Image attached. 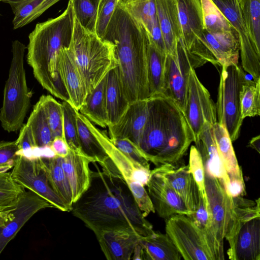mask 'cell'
Masks as SVG:
<instances>
[{"label":"cell","mask_w":260,"mask_h":260,"mask_svg":"<svg viewBox=\"0 0 260 260\" xmlns=\"http://www.w3.org/2000/svg\"><path fill=\"white\" fill-rule=\"evenodd\" d=\"M47 208L53 207L34 192L25 191L13 208L12 219L0 226V254L29 219L39 211Z\"/></svg>","instance_id":"e0dca14e"},{"label":"cell","mask_w":260,"mask_h":260,"mask_svg":"<svg viewBox=\"0 0 260 260\" xmlns=\"http://www.w3.org/2000/svg\"><path fill=\"white\" fill-rule=\"evenodd\" d=\"M196 143L205 123L217 122L215 104L207 89L199 79L195 70L190 72L187 98L183 112Z\"/></svg>","instance_id":"8fae6325"},{"label":"cell","mask_w":260,"mask_h":260,"mask_svg":"<svg viewBox=\"0 0 260 260\" xmlns=\"http://www.w3.org/2000/svg\"><path fill=\"white\" fill-rule=\"evenodd\" d=\"M139 243L143 259L180 260L182 257L170 237L166 234L154 232L152 234L141 236Z\"/></svg>","instance_id":"f1b7e54d"},{"label":"cell","mask_w":260,"mask_h":260,"mask_svg":"<svg viewBox=\"0 0 260 260\" xmlns=\"http://www.w3.org/2000/svg\"><path fill=\"white\" fill-rule=\"evenodd\" d=\"M11 174L15 181L48 201L53 208L63 212L70 211L51 187L37 156L18 155Z\"/></svg>","instance_id":"7c38bea8"},{"label":"cell","mask_w":260,"mask_h":260,"mask_svg":"<svg viewBox=\"0 0 260 260\" xmlns=\"http://www.w3.org/2000/svg\"><path fill=\"white\" fill-rule=\"evenodd\" d=\"M205 188L208 209L217 244L224 253L223 239L231 221L233 202L218 178L205 172Z\"/></svg>","instance_id":"9a60e30c"},{"label":"cell","mask_w":260,"mask_h":260,"mask_svg":"<svg viewBox=\"0 0 260 260\" xmlns=\"http://www.w3.org/2000/svg\"><path fill=\"white\" fill-rule=\"evenodd\" d=\"M49 182L55 193L63 200L71 211L73 204L71 187L61 167L59 156H37Z\"/></svg>","instance_id":"f546056e"},{"label":"cell","mask_w":260,"mask_h":260,"mask_svg":"<svg viewBox=\"0 0 260 260\" xmlns=\"http://www.w3.org/2000/svg\"><path fill=\"white\" fill-rule=\"evenodd\" d=\"M242 117H252L260 115V80H247L240 91Z\"/></svg>","instance_id":"ab89813d"},{"label":"cell","mask_w":260,"mask_h":260,"mask_svg":"<svg viewBox=\"0 0 260 260\" xmlns=\"http://www.w3.org/2000/svg\"><path fill=\"white\" fill-rule=\"evenodd\" d=\"M198 68L193 56L182 38L178 40L175 50L166 55L162 94L169 97L184 112L188 81L192 69Z\"/></svg>","instance_id":"9c48e42d"},{"label":"cell","mask_w":260,"mask_h":260,"mask_svg":"<svg viewBox=\"0 0 260 260\" xmlns=\"http://www.w3.org/2000/svg\"><path fill=\"white\" fill-rule=\"evenodd\" d=\"M63 112L62 138L69 148L75 150H81L78 139L76 110L68 102L61 103Z\"/></svg>","instance_id":"ee69618b"},{"label":"cell","mask_w":260,"mask_h":260,"mask_svg":"<svg viewBox=\"0 0 260 260\" xmlns=\"http://www.w3.org/2000/svg\"><path fill=\"white\" fill-rule=\"evenodd\" d=\"M166 55L149 38L147 61L149 97L163 93Z\"/></svg>","instance_id":"d6a6232c"},{"label":"cell","mask_w":260,"mask_h":260,"mask_svg":"<svg viewBox=\"0 0 260 260\" xmlns=\"http://www.w3.org/2000/svg\"><path fill=\"white\" fill-rule=\"evenodd\" d=\"M239 35L242 68L253 78L260 80V48L252 40L242 18L237 0H211Z\"/></svg>","instance_id":"5bb4252c"},{"label":"cell","mask_w":260,"mask_h":260,"mask_svg":"<svg viewBox=\"0 0 260 260\" xmlns=\"http://www.w3.org/2000/svg\"><path fill=\"white\" fill-rule=\"evenodd\" d=\"M75 18L86 29L95 33V24L100 0H69Z\"/></svg>","instance_id":"b9f144b4"},{"label":"cell","mask_w":260,"mask_h":260,"mask_svg":"<svg viewBox=\"0 0 260 260\" xmlns=\"http://www.w3.org/2000/svg\"><path fill=\"white\" fill-rule=\"evenodd\" d=\"M119 1L100 0L95 24V34L102 39Z\"/></svg>","instance_id":"bcb514c9"},{"label":"cell","mask_w":260,"mask_h":260,"mask_svg":"<svg viewBox=\"0 0 260 260\" xmlns=\"http://www.w3.org/2000/svg\"><path fill=\"white\" fill-rule=\"evenodd\" d=\"M15 141L19 149L18 155L34 156V149L37 146L31 128L28 124L25 123L22 125L18 137Z\"/></svg>","instance_id":"c3c4849f"},{"label":"cell","mask_w":260,"mask_h":260,"mask_svg":"<svg viewBox=\"0 0 260 260\" xmlns=\"http://www.w3.org/2000/svg\"><path fill=\"white\" fill-rule=\"evenodd\" d=\"M25 191L13 179L11 172H0V211L14 208Z\"/></svg>","instance_id":"60d3db41"},{"label":"cell","mask_w":260,"mask_h":260,"mask_svg":"<svg viewBox=\"0 0 260 260\" xmlns=\"http://www.w3.org/2000/svg\"><path fill=\"white\" fill-rule=\"evenodd\" d=\"M199 40L194 55L202 66L207 62L221 67L238 64L240 41L236 30L211 34L204 29Z\"/></svg>","instance_id":"4fadbf2b"},{"label":"cell","mask_w":260,"mask_h":260,"mask_svg":"<svg viewBox=\"0 0 260 260\" xmlns=\"http://www.w3.org/2000/svg\"><path fill=\"white\" fill-rule=\"evenodd\" d=\"M50 147L55 156L65 157L69 153V147L62 137L55 138L52 141Z\"/></svg>","instance_id":"816d5d0a"},{"label":"cell","mask_w":260,"mask_h":260,"mask_svg":"<svg viewBox=\"0 0 260 260\" xmlns=\"http://www.w3.org/2000/svg\"><path fill=\"white\" fill-rule=\"evenodd\" d=\"M91 171L90 184L73 203L71 212L91 230L95 237L101 233L129 229L140 236L155 231L144 216L127 184L116 173L102 168L96 162Z\"/></svg>","instance_id":"6da1fadb"},{"label":"cell","mask_w":260,"mask_h":260,"mask_svg":"<svg viewBox=\"0 0 260 260\" xmlns=\"http://www.w3.org/2000/svg\"><path fill=\"white\" fill-rule=\"evenodd\" d=\"M212 127L217 149L229 177H243L232 141L225 126L216 122Z\"/></svg>","instance_id":"836d02e7"},{"label":"cell","mask_w":260,"mask_h":260,"mask_svg":"<svg viewBox=\"0 0 260 260\" xmlns=\"http://www.w3.org/2000/svg\"><path fill=\"white\" fill-rule=\"evenodd\" d=\"M230 183L226 190L232 198L244 197L246 194L245 185L243 177H229Z\"/></svg>","instance_id":"f907efd6"},{"label":"cell","mask_w":260,"mask_h":260,"mask_svg":"<svg viewBox=\"0 0 260 260\" xmlns=\"http://www.w3.org/2000/svg\"><path fill=\"white\" fill-rule=\"evenodd\" d=\"M148 98L130 103L119 120L108 126L110 138L128 139L138 146L147 119Z\"/></svg>","instance_id":"ffe728a7"},{"label":"cell","mask_w":260,"mask_h":260,"mask_svg":"<svg viewBox=\"0 0 260 260\" xmlns=\"http://www.w3.org/2000/svg\"><path fill=\"white\" fill-rule=\"evenodd\" d=\"M75 17L70 2L59 16L38 23L28 36L26 59L35 78L52 95L69 102L58 73L57 54L72 42Z\"/></svg>","instance_id":"277c9868"},{"label":"cell","mask_w":260,"mask_h":260,"mask_svg":"<svg viewBox=\"0 0 260 260\" xmlns=\"http://www.w3.org/2000/svg\"><path fill=\"white\" fill-rule=\"evenodd\" d=\"M79 143L82 151L94 162L100 164L107 157L105 150L90 131L84 119V115L78 112L76 116Z\"/></svg>","instance_id":"d590c367"},{"label":"cell","mask_w":260,"mask_h":260,"mask_svg":"<svg viewBox=\"0 0 260 260\" xmlns=\"http://www.w3.org/2000/svg\"><path fill=\"white\" fill-rule=\"evenodd\" d=\"M84 119L105 150L108 157L99 164L102 168L119 175L127 184L144 217L155 213L145 186L149 178L150 169L135 161L118 149L108 134L96 127L84 116Z\"/></svg>","instance_id":"8992f818"},{"label":"cell","mask_w":260,"mask_h":260,"mask_svg":"<svg viewBox=\"0 0 260 260\" xmlns=\"http://www.w3.org/2000/svg\"><path fill=\"white\" fill-rule=\"evenodd\" d=\"M182 40L187 49L204 29L201 0H176Z\"/></svg>","instance_id":"cb8c5ba5"},{"label":"cell","mask_w":260,"mask_h":260,"mask_svg":"<svg viewBox=\"0 0 260 260\" xmlns=\"http://www.w3.org/2000/svg\"><path fill=\"white\" fill-rule=\"evenodd\" d=\"M59 158L71 187L73 203L86 191L90 184L91 170L89 164L94 161L82 150L71 149L67 156Z\"/></svg>","instance_id":"44dd1931"},{"label":"cell","mask_w":260,"mask_h":260,"mask_svg":"<svg viewBox=\"0 0 260 260\" xmlns=\"http://www.w3.org/2000/svg\"><path fill=\"white\" fill-rule=\"evenodd\" d=\"M188 169L198 187L205 204L208 207L205 188V168L201 155L194 145L190 149Z\"/></svg>","instance_id":"f6af8a7d"},{"label":"cell","mask_w":260,"mask_h":260,"mask_svg":"<svg viewBox=\"0 0 260 260\" xmlns=\"http://www.w3.org/2000/svg\"><path fill=\"white\" fill-rule=\"evenodd\" d=\"M71 47L84 80L87 94L110 71L118 66L113 45L86 29L76 18Z\"/></svg>","instance_id":"5b68a950"},{"label":"cell","mask_w":260,"mask_h":260,"mask_svg":"<svg viewBox=\"0 0 260 260\" xmlns=\"http://www.w3.org/2000/svg\"><path fill=\"white\" fill-rule=\"evenodd\" d=\"M114 47L124 93L129 102L149 97L146 31L119 1L102 39Z\"/></svg>","instance_id":"7a4b0ae2"},{"label":"cell","mask_w":260,"mask_h":260,"mask_svg":"<svg viewBox=\"0 0 260 260\" xmlns=\"http://www.w3.org/2000/svg\"><path fill=\"white\" fill-rule=\"evenodd\" d=\"M105 101L109 125H113L122 117L130 104L124 93L117 67L106 76Z\"/></svg>","instance_id":"83f0119b"},{"label":"cell","mask_w":260,"mask_h":260,"mask_svg":"<svg viewBox=\"0 0 260 260\" xmlns=\"http://www.w3.org/2000/svg\"><path fill=\"white\" fill-rule=\"evenodd\" d=\"M106 76L91 92L87 94L78 111L94 124L103 128L109 125L105 101Z\"/></svg>","instance_id":"4dcf8cb0"},{"label":"cell","mask_w":260,"mask_h":260,"mask_svg":"<svg viewBox=\"0 0 260 260\" xmlns=\"http://www.w3.org/2000/svg\"><path fill=\"white\" fill-rule=\"evenodd\" d=\"M13 208L3 211H0V226H4L7 222L12 219L13 217L12 212Z\"/></svg>","instance_id":"f5cc1de1"},{"label":"cell","mask_w":260,"mask_h":260,"mask_svg":"<svg viewBox=\"0 0 260 260\" xmlns=\"http://www.w3.org/2000/svg\"><path fill=\"white\" fill-rule=\"evenodd\" d=\"M43 107L53 139L62 137L63 112L61 104L51 95H42L39 100Z\"/></svg>","instance_id":"7bdbcfd3"},{"label":"cell","mask_w":260,"mask_h":260,"mask_svg":"<svg viewBox=\"0 0 260 260\" xmlns=\"http://www.w3.org/2000/svg\"><path fill=\"white\" fill-rule=\"evenodd\" d=\"M60 0H9L8 3L14 14L13 29L22 27L41 15Z\"/></svg>","instance_id":"1f68e13d"},{"label":"cell","mask_w":260,"mask_h":260,"mask_svg":"<svg viewBox=\"0 0 260 260\" xmlns=\"http://www.w3.org/2000/svg\"><path fill=\"white\" fill-rule=\"evenodd\" d=\"M8 1H9V0H0V2L6 3Z\"/></svg>","instance_id":"11a10c76"},{"label":"cell","mask_w":260,"mask_h":260,"mask_svg":"<svg viewBox=\"0 0 260 260\" xmlns=\"http://www.w3.org/2000/svg\"><path fill=\"white\" fill-rule=\"evenodd\" d=\"M0 15H1V14H0Z\"/></svg>","instance_id":"9f6ffc18"},{"label":"cell","mask_w":260,"mask_h":260,"mask_svg":"<svg viewBox=\"0 0 260 260\" xmlns=\"http://www.w3.org/2000/svg\"><path fill=\"white\" fill-rule=\"evenodd\" d=\"M146 186L155 213L165 220L176 214H191L184 202L155 168L151 170Z\"/></svg>","instance_id":"2e32d148"},{"label":"cell","mask_w":260,"mask_h":260,"mask_svg":"<svg viewBox=\"0 0 260 260\" xmlns=\"http://www.w3.org/2000/svg\"><path fill=\"white\" fill-rule=\"evenodd\" d=\"M201 2L204 27L207 31L217 34L236 30L211 0H201Z\"/></svg>","instance_id":"f35d334b"},{"label":"cell","mask_w":260,"mask_h":260,"mask_svg":"<svg viewBox=\"0 0 260 260\" xmlns=\"http://www.w3.org/2000/svg\"><path fill=\"white\" fill-rule=\"evenodd\" d=\"M195 144L201 155L205 172L220 180L226 190L229 177L217 149L212 125L205 123Z\"/></svg>","instance_id":"603a6c76"},{"label":"cell","mask_w":260,"mask_h":260,"mask_svg":"<svg viewBox=\"0 0 260 260\" xmlns=\"http://www.w3.org/2000/svg\"><path fill=\"white\" fill-rule=\"evenodd\" d=\"M125 9L143 27L148 36L159 25L155 0H120Z\"/></svg>","instance_id":"e575fe53"},{"label":"cell","mask_w":260,"mask_h":260,"mask_svg":"<svg viewBox=\"0 0 260 260\" xmlns=\"http://www.w3.org/2000/svg\"><path fill=\"white\" fill-rule=\"evenodd\" d=\"M140 236L129 229L103 232L96 237L101 249L108 260H129Z\"/></svg>","instance_id":"7402d4cb"},{"label":"cell","mask_w":260,"mask_h":260,"mask_svg":"<svg viewBox=\"0 0 260 260\" xmlns=\"http://www.w3.org/2000/svg\"><path fill=\"white\" fill-rule=\"evenodd\" d=\"M26 124L31 128L37 147L50 146L53 138L39 100L34 105Z\"/></svg>","instance_id":"8d00e7d4"},{"label":"cell","mask_w":260,"mask_h":260,"mask_svg":"<svg viewBox=\"0 0 260 260\" xmlns=\"http://www.w3.org/2000/svg\"><path fill=\"white\" fill-rule=\"evenodd\" d=\"M193 142L183 112L170 98L160 94L148 98L146 121L138 146L156 167L174 165Z\"/></svg>","instance_id":"3957f363"},{"label":"cell","mask_w":260,"mask_h":260,"mask_svg":"<svg viewBox=\"0 0 260 260\" xmlns=\"http://www.w3.org/2000/svg\"><path fill=\"white\" fill-rule=\"evenodd\" d=\"M155 168L181 197L192 214L197 208L201 195L189 171L188 165H183L175 169L174 165L167 164Z\"/></svg>","instance_id":"d6986e66"},{"label":"cell","mask_w":260,"mask_h":260,"mask_svg":"<svg viewBox=\"0 0 260 260\" xmlns=\"http://www.w3.org/2000/svg\"><path fill=\"white\" fill-rule=\"evenodd\" d=\"M260 136L258 135L252 138L249 141L248 147L256 150L258 153H260Z\"/></svg>","instance_id":"db71d44e"},{"label":"cell","mask_w":260,"mask_h":260,"mask_svg":"<svg viewBox=\"0 0 260 260\" xmlns=\"http://www.w3.org/2000/svg\"><path fill=\"white\" fill-rule=\"evenodd\" d=\"M26 49L18 40L12 42V57L0 110L1 125L8 133L20 129L30 107V95L24 68Z\"/></svg>","instance_id":"52a82bcc"},{"label":"cell","mask_w":260,"mask_h":260,"mask_svg":"<svg viewBox=\"0 0 260 260\" xmlns=\"http://www.w3.org/2000/svg\"><path fill=\"white\" fill-rule=\"evenodd\" d=\"M110 139L121 152L145 168L150 169L149 161L146 159L136 144L126 138Z\"/></svg>","instance_id":"7dc6e473"},{"label":"cell","mask_w":260,"mask_h":260,"mask_svg":"<svg viewBox=\"0 0 260 260\" xmlns=\"http://www.w3.org/2000/svg\"><path fill=\"white\" fill-rule=\"evenodd\" d=\"M233 211L224 238L228 241L229 248L227 251L229 258L231 256L238 231L247 221L260 217V199L255 201L243 197L232 198Z\"/></svg>","instance_id":"4316f807"},{"label":"cell","mask_w":260,"mask_h":260,"mask_svg":"<svg viewBox=\"0 0 260 260\" xmlns=\"http://www.w3.org/2000/svg\"><path fill=\"white\" fill-rule=\"evenodd\" d=\"M237 3L248 33L260 48V0H237Z\"/></svg>","instance_id":"74e56055"},{"label":"cell","mask_w":260,"mask_h":260,"mask_svg":"<svg viewBox=\"0 0 260 260\" xmlns=\"http://www.w3.org/2000/svg\"><path fill=\"white\" fill-rule=\"evenodd\" d=\"M229 259L260 260V217L246 222L240 229Z\"/></svg>","instance_id":"484cf974"},{"label":"cell","mask_w":260,"mask_h":260,"mask_svg":"<svg viewBox=\"0 0 260 260\" xmlns=\"http://www.w3.org/2000/svg\"><path fill=\"white\" fill-rule=\"evenodd\" d=\"M215 104L217 122L224 125L233 142L239 138L242 117L240 91L247 81L245 72L238 64L221 67Z\"/></svg>","instance_id":"ba28073f"},{"label":"cell","mask_w":260,"mask_h":260,"mask_svg":"<svg viewBox=\"0 0 260 260\" xmlns=\"http://www.w3.org/2000/svg\"><path fill=\"white\" fill-rule=\"evenodd\" d=\"M166 220V233L183 259L213 260L202 232L190 217L176 214Z\"/></svg>","instance_id":"30bf717a"},{"label":"cell","mask_w":260,"mask_h":260,"mask_svg":"<svg viewBox=\"0 0 260 260\" xmlns=\"http://www.w3.org/2000/svg\"><path fill=\"white\" fill-rule=\"evenodd\" d=\"M57 66L58 74L69 95L70 103L79 111L87 95V91L71 46L62 48L58 51Z\"/></svg>","instance_id":"ac0fdd59"},{"label":"cell","mask_w":260,"mask_h":260,"mask_svg":"<svg viewBox=\"0 0 260 260\" xmlns=\"http://www.w3.org/2000/svg\"><path fill=\"white\" fill-rule=\"evenodd\" d=\"M157 16L167 54L175 50L177 41L182 39L176 0H155Z\"/></svg>","instance_id":"d4e9b609"},{"label":"cell","mask_w":260,"mask_h":260,"mask_svg":"<svg viewBox=\"0 0 260 260\" xmlns=\"http://www.w3.org/2000/svg\"><path fill=\"white\" fill-rule=\"evenodd\" d=\"M18 150L15 141L0 142V172L13 168L18 157Z\"/></svg>","instance_id":"681fc988"}]
</instances>
